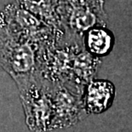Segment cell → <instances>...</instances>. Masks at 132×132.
<instances>
[{"instance_id":"3957f363","label":"cell","mask_w":132,"mask_h":132,"mask_svg":"<svg viewBox=\"0 0 132 132\" xmlns=\"http://www.w3.org/2000/svg\"><path fill=\"white\" fill-rule=\"evenodd\" d=\"M50 86L53 103L50 130L71 127L86 116L85 87L62 83L50 84Z\"/></svg>"},{"instance_id":"7a4b0ae2","label":"cell","mask_w":132,"mask_h":132,"mask_svg":"<svg viewBox=\"0 0 132 132\" xmlns=\"http://www.w3.org/2000/svg\"><path fill=\"white\" fill-rule=\"evenodd\" d=\"M26 125L32 132L50 131L53 117L51 86L39 73L19 89Z\"/></svg>"},{"instance_id":"277c9868","label":"cell","mask_w":132,"mask_h":132,"mask_svg":"<svg viewBox=\"0 0 132 132\" xmlns=\"http://www.w3.org/2000/svg\"><path fill=\"white\" fill-rule=\"evenodd\" d=\"M65 3L68 6L63 4L62 21L75 39L83 40L85 33L93 27H105L102 0H67Z\"/></svg>"},{"instance_id":"8992f818","label":"cell","mask_w":132,"mask_h":132,"mask_svg":"<svg viewBox=\"0 0 132 132\" xmlns=\"http://www.w3.org/2000/svg\"><path fill=\"white\" fill-rule=\"evenodd\" d=\"M84 47L86 51L95 57H102L112 51L114 37L105 27L96 26L89 28L84 35Z\"/></svg>"},{"instance_id":"6da1fadb","label":"cell","mask_w":132,"mask_h":132,"mask_svg":"<svg viewBox=\"0 0 132 132\" xmlns=\"http://www.w3.org/2000/svg\"><path fill=\"white\" fill-rule=\"evenodd\" d=\"M37 44L0 20V66L13 78L18 89L38 73Z\"/></svg>"},{"instance_id":"5b68a950","label":"cell","mask_w":132,"mask_h":132,"mask_svg":"<svg viewBox=\"0 0 132 132\" xmlns=\"http://www.w3.org/2000/svg\"><path fill=\"white\" fill-rule=\"evenodd\" d=\"M115 97V87L108 80L92 79L87 85L84 103L87 115L100 114L112 106Z\"/></svg>"}]
</instances>
